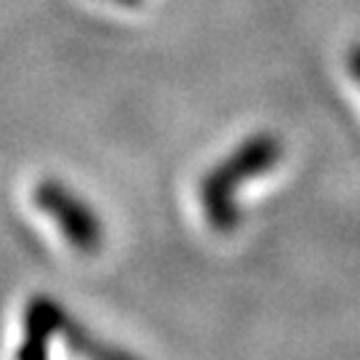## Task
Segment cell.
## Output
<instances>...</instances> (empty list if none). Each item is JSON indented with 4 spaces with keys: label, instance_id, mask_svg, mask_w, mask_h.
<instances>
[{
    "label": "cell",
    "instance_id": "1",
    "mask_svg": "<svg viewBox=\"0 0 360 360\" xmlns=\"http://www.w3.org/2000/svg\"><path fill=\"white\" fill-rule=\"evenodd\" d=\"M283 155L285 147L278 134L257 131L208 168L198 181V203L208 227L224 235L235 230L240 221V208H238L240 187L270 174L283 160Z\"/></svg>",
    "mask_w": 360,
    "mask_h": 360
},
{
    "label": "cell",
    "instance_id": "2",
    "mask_svg": "<svg viewBox=\"0 0 360 360\" xmlns=\"http://www.w3.org/2000/svg\"><path fill=\"white\" fill-rule=\"evenodd\" d=\"M32 200L43 217L56 224L59 235L70 248H75L86 257L99 254L104 245V221L83 195H77L67 181L56 176H46L35 184Z\"/></svg>",
    "mask_w": 360,
    "mask_h": 360
},
{
    "label": "cell",
    "instance_id": "3",
    "mask_svg": "<svg viewBox=\"0 0 360 360\" xmlns=\"http://www.w3.org/2000/svg\"><path fill=\"white\" fill-rule=\"evenodd\" d=\"M25 339L19 347V358H49L51 355V345L56 339H65L75 352H86V355H112L110 349H102L94 339H91L77 323L70 321L67 309L53 302L49 296H32L25 307Z\"/></svg>",
    "mask_w": 360,
    "mask_h": 360
},
{
    "label": "cell",
    "instance_id": "4",
    "mask_svg": "<svg viewBox=\"0 0 360 360\" xmlns=\"http://www.w3.org/2000/svg\"><path fill=\"white\" fill-rule=\"evenodd\" d=\"M347 70H349V75L358 80V86H360V43L358 46H352L347 51Z\"/></svg>",
    "mask_w": 360,
    "mask_h": 360
},
{
    "label": "cell",
    "instance_id": "5",
    "mask_svg": "<svg viewBox=\"0 0 360 360\" xmlns=\"http://www.w3.org/2000/svg\"><path fill=\"white\" fill-rule=\"evenodd\" d=\"M110 3H117V6H136L139 0H110Z\"/></svg>",
    "mask_w": 360,
    "mask_h": 360
}]
</instances>
